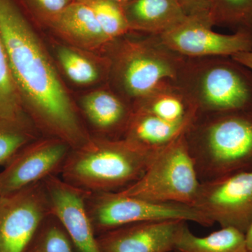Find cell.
<instances>
[{"mask_svg": "<svg viewBox=\"0 0 252 252\" xmlns=\"http://www.w3.org/2000/svg\"><path fill=\"white\" fill-rule=\"evenodd\" d=\"M0 36L25 109L37 130L72 149L85 144L91 137L18 0H0Z\"/></svg>", "mask_w": 252, "mask_h": 252, "instance_id": "obj_1", "label": "cell"}, {"mask_svg": "<svg viewBox=\"0 0 252 252\" xmlns=\"http://www.w3.org/2000/svg\"><path fill=\"white\" fill-rule=\"evenodd\" d=\"M185 137L200 182L252 171V113L196 117Z\"/></svg>", "mask_w": 252, "mask_h": 252, "instance_id": "obj_2", "label": "cell"}, {"mask_svg": "<svg viewBox=\"0 0 252 252\" xmlns=\"http://www.w3.org/2000/svg\"><path fill=\"white\" fill-rule=\"evenodd\" d=\"M158 153L124 138L91 137L84 145L71 149L61 177L89 193L117 192L137 182Z\"/></svg>", "mask_w": 252, "mask_h": 252, "instance_id": "obj_3", "label": "cell"}, {"mask_svg": "<svg viewBox=\"0 0 252 252\" xmlns=\"http://www.w3.org/2000/svg\"><path fill=\"white\" fill-rule=\"evenodd\" d=\"M175 82L196 117L252 113V70L233 58H187Z\"/></svg>", "mask_w": 252, "mask_h": 252, "instance_id": "obj_4", "label": "cell"}, {"mask_svg": "<svg viewBox=\"0 0 252 252\" xmlns=\"http://www.w3.org/2000/svg\"><path fill=\"white\" fill-rule=\"evenodd\" d=\"M144 34L135 39L126 34L107 45L111 89L131 104L162 83L176 81L187 59L165 46L158 36Z\"/></svg>", "mask_w": 252, "mask_h": 252, "instance_id": "obj_5", "label": "cell"}, {"mask_svg": "<svg viewBox=\"0 0 252 252\" xmlns=\"http://www.w3.org/2000/svg\"><path fill=\"white\" fill-rule=\"evenodd\" d=\"M185 132L155 156L137 182L119 192L151 201L193 206L201 182Z\"/></svg>", "mask_w": 252, "mask_h": 252, "instance_id": "obj_6", "label": "cell"}, {"mask_svg": "<svg viewBox=\"0 0 252 252\" xmlns=\"http://www.w3.org/2000/svg\"><path fill=\"white\" fill-rule=\"evenodd\" d=\"M87 207L94 231L99 234L123 225L156 220H182L205 227L214 225L195 207L151 201L119 191L90 193Z\"/></svg>", "mask_w": 252, "mask_h": 252, "instance_id": "obj_7", "label": "cell"}, {"mask_svg": "<svg viewBox=\"0 0 252 252\" xmlns=\"http://www.w3.org/2000/svg\"><path fill=\"white\" fill-rule=\"evenodd\" d=\"M51 215L43 182L0 195V252H27Z\"/></svg>", "mask_w": 252, "mask_h": 252, "instance_id": "obj_8", "label": "cell"}, {"mask_svg": "<svg viewBox=\"0 0 252 252\" xmlns=\"http://www.w3.org/2000/svg\"><path fill=\"white\" fill-rule=\"evenodd\" d=\"M193 207L214 224L245 234L252 222V171L201 182Z\"/></svg>", "mask_w": 252, "mask_h": 252, "instance_id": "obj_9", "label": "cell"}, {"mask_svg": "<svg viewBox=\"0 0 252 252\" xmlns=\"http://www.w3.org/2000/svg\"><path fill=\"white\" fill-rule=\"evenodd\" d=\"M213 26L210 14L189 16L173 29L158 36L167 47L188 59L232 57L252 51V33L220 34L212 30Z\"/></svg>", "mask_w": 252, "mask_h": 252, "instance_id": "obj_10", "label": "cell"}, {"mask_svg": "<svg viewBox=\"0 0 252 252\" xmlns=\"http://www.w3.org/2000/svg\"><path fill=\"white\" fill-rule=\"evenodd\" d=\"M71 149L69 144L54 137L38 138L27 144L0 172V195L14 193L61 172Z\"/></svg>", "mask_w": 252, "mask_h": 252, "instance_id": "obj_11", "label": "cell"}, {"mask_svg": "<svg viewBox=\"0 0 252 252\" xmlns=\"http://www.w3.org/2000/svg\"><path fill=\"white\" fill-rule=\"evenodd\" d=\"M51 215L59 222L75 252H100L87 207L89 192L64 182L57 175L43 181Z\"/></svg>", "mask_w": 252, "mask_h": 252, "instance_id": "obj_12", "label": "cell"}, {"mask_svg": "<svg viewBox=\"0 0 252 252\" xmlns=\"http://www.w3.org/2000/svg\"><path fill=\"white\" fill-rule=\"evenodd\" d=\"M182 220H156L123 225L97 236L100 252H173Z\"/></svg>", "mask_w": 252, "mask_h": 252, "instance_id": "obj_13", "label": "cell"}, {"mask_svg": "<svg viewBox=\"0 0 252 252\" xmlns=\"http://www.w3.org/2000/svg\"><path fill=\"white\" fill-rule=\"evenodd\" d=\"M81 108L98 132L97 137L113 140L124 138L133 114L132 104L111 88L86 95Z\"/></svg>", "mask_w": 252, "mask_h": 252, "instance_id": "obj_14", "label": "cell"}, {"mask_svg": "<svg viewBox=\"0 0 252 252\" xmlns=\"http://www.w3.org/2000/svg\"><path fill=\"white\" fill-rule=\"evenodd\" d=\"M122 6L130 32L153 35L170 31L189 16L178 0H130Z\"/></svg>", "mask_w": 252, "mask_h": 252, "instance_id": "obj_15", "label": "cell"}, {"mask_svg": "<svg viewBox=\"0 0 252 252\" xmlns=\"http://www.w3.org/2000/svg\"><path fill=\"white\" fill-rule=\"evenodd\" d=\"M189 126L170 122L150 113L133 110L124 139L144 150L158 153L185 132Z\"/></svg>", "mask_w": 252, "mask_h": 252, "instance_id": "obj_16", "label": "cell"}, {"mask_svg": "<svg viewBox=\"0 0 252 252\" xmlns=\"http://www.w3.org/2000/svg\"><path fill=\"white\" fill-rule=\"evenodd\" d=\"M47 21L63 35L79 44L99 46L109 43L92 10L81 1L74 0Z\"/></svg>", "mask_w": 252, "mask_h": 252, "instance_id": "obj_17", "label": "cell"}, {"mask_svg": "<svg viewBox=\"0 0 252 252\" xmlns=\"http://www.w3.org/2000/svg\"><path fill=\"white\" fill-rule=\"evenodd\" d=\"M186 222L173 252H248L245 234L233 227H223L205 236L194 234Z\"/></svg>", "mask_w": 252, "mask_h": 252, "instance_id": "obj_18", "label": "cell"}, {"mask_svg": "<svg viewBox=\"0 0 252 252\" xmlns=\"http://www.w3.org/2000/svg\"><path fill=\"white\" fill-rule=\"evenodd\" d=\"M0 125H34L29 117L10 69L0 36Z\"/></svg>", "mask_w": 252, "mask_h": 252, "instance_id": "obj_19", "label": "cell"}, {"mask_svg": "<svg viewBox=\"0 0 252 252\" xmlns=\"http://www.w3.org/2000/svg\"><path fill=\"white\" fill-rule=\"evenodd\" d=\"M210 14L215 26L252 33V0H210Z\"/></svg>", "mask_w": 252, "mask_h": 252, "instance_id": "obj_20", "label": "cell"}, {"mask_svg": "<svg viewBox=\"0 0 252 252\" xmlns=\"http://www.w3.org/2000/svg\"><path fill=\"white\" fill-rule=\"evenodd\" d=\"M89 6L109 42L130 32L122 5L109 0H76Z\"/></svg>", "mask_w": 252, "mask_h": 252, "instance_id": "obj_21", "label": "cell"}, {"mask_svg": "<svg viewBox=\"0 0 252 252\" xmlns=\"http://www.w3.org/2000/svg\"><path fill=\"white\" fill-rule=\"evenodd\" d=\"M34 126L0 125V166L7 165L27 144L38 139Z\"/></svg>", "mask_w": 252, "mask_h": 252, "instance_id": "obj_22", "label": "cell"}, {"mask_svg": "<svg viewBox=\"0 0 252 252\" xmlns=\"http://www.w3.org/2000/svg\"><path fill=\"white\" fill-rule=\"evenodd\" d=\"M58 58L66 75L79 85H88L100 78V72L89 59L67 47L59 50Z\"/></svg>", "mask_w": 252, "mask_h": 252, "instance_id": "obj_23", "label": "cell"}, {"mask_svg": "<svg viewBox=\"0 0 252 252\" xmlns=\"http://www.w3.org/2000/svg\"><path fill=\"white\" fill-rule=\"evenodd\" d=\"M27 252H75L63 227L51 215L43 223Z\"/></svg>", "mask_w": 252, "mask_h": 252, "instance_id": "obj_24", "label": "cell"}, {"mask_svg": "<svg viewBox=\"0 0 252 252\" xmlns=\"http://www.w3.org/2000/svg\"><path fill=\"white\" fill-rule=\"evenodd\" d=\"M24 9L39 14L46 21L62 12L74 0H18Z\"/></svg>", "mask_w": 252, "mask_h": 252, "instance_id": "obj_25", "label": "cell"}, {"mask_svg": "<svg viewBox=\"0 0 252 252\" xmlns=\"http://www.w3.org/2000/svg\"><path fill=\"white\" fill-rule=\"evenodd\" d=\"M178 1L188 16L210 14V0H178Z\"/></svg>", "mask_w": 252, "mask_h": 252, "instance_id": "obj_26", "label": "cell"}, {"mask_svg": "<svg viewBox=\"0 0 252 252\" xmlns=\"http://www.w3.org/2000/svg\"><path fill=\"white\" fill-rule=\"evenodd\" d=\"M239 61L244 65L252 70V51L240 55Z\"/></svg>", "mask_w": 252, "mask_h": 252, "instance_id": "obj_27", "label": "cell"}, {"mask_svg": "<svg viewBox=\"0 0 252 252\" xmlns=\"http://www.w3.org/2000/svg\"><path fill=\"white\" fill-rule=\"evenodd\" d=\"M245 240L248 252H252V222L245 233Z\"/></svg>", "mask_w": 252, "mask_h": 252, "instance_id": "obj_28", "label": "cell"}, {"mask_svg": "<svg viewBox=\"0 0 252 252\" xmlns=\"http://www.w3.org/2000/svg\"><path fill=\"white\" fill-rule=\"evenodd\" d=\"M109 1H114V2L117 3V4L121 5H124L126 3H127V1H130V0H109Z\"/></svg>", "mask_w": 252, "mask_h": 252, "instance_id": "obj_29", "label": "cell"}]
</instances>
